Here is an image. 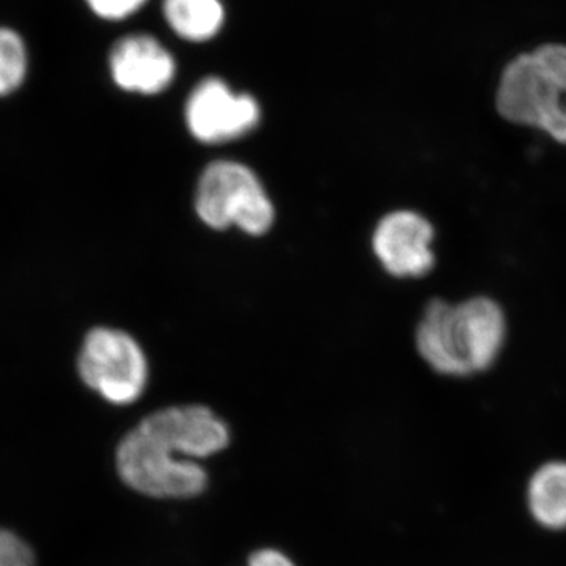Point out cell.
<instances>
[{"instance_id":"obj_8","label":"cell","mask_w":566,"mask_h":566,"mask_svg":"<svg viewBox=\"0 0 566 566\" xmlns=\"http://www.w3.org/2000/svg\"><path fill=\"white\" fill-rule=\"evenodd\" d=\"M109 69L112 80L122 91L147 96L169 88L177 74V63L169 50L144 33L123 36L114 44Z\"/></svg>"},{"instance_id":"obj_13","label":"cell","mask_w":566,"mask_h":566,"mask_svg":"<svg viewBox=\"0 0 566 566\" xmlns=\"http://www.w3.org/2000/svg\"><path fill=\"white\" fill-rule=\"evenodd\" d=\"M96 17L106 21H120L139 11L147 0H85Z\"/></svg>"},{"instance_id":"obj_9","label":"cell","mask_w":566,"mask_h":566,"mask_svg":"<svg viewBox=\"0 0 566 566\" xmlns=\"http://www.w3.org/2000/svg\"><path fill=\"white\" fill-rule=\"evenodd\" d=\"M528 510L539 526L549 531L566 528V463L543 464L527 488Z\"/></svg>"},{"instance_id":"obj_11","label":"cell","mask_w":566,"mask_h":566,"mask_svg":"<svg viewBox=\"0 0 566 566\" xmlns=\"http://www.w3.org/2000/svg\"><path fill=\"white\" fill-rule=\"evenodd\" d=\"M28 48L17 31L0 28V96L21 87L28 74Z\"/></svg>"},{"instance_id":"obj_10","label":"cell","mask_w":566,"mask_h":566,"mask_svg":"<svg viewBox=\"0 0 566 566\" xmlns=\"http://www.w3.org/2000/svg\"><path fill=\"white\" fill-rule=\"evenodd\" d=\"M164 18L182 40L214 39L226 21L221 0H164Z\"/></svg>"},{"instance_id":"obj_3","label":"cell","mask_w":566,"mask_h":566,"mask_svg":"<svg viewBox=\"0 0 566 566\" xmlns=\"http://www.w3.org/2000/svg\"><path fill=\"white\" fill-rule=\"evenodd\" d=\"M495 106L506 122L542 129L566 144L565 44H545L510 62Z\"/></svg>"},{"instance_id":"obj_12","label":"cell","mask_w":566,"mask_h":566,"mask_svg":"<svg viewBox=\"0 0 566 566\" xmlns=\"http://www.w3.org/2000/svg\"><path fill=\"white\" fill-rule=\"evenodd\" d=\"M0 566H35V556L20 536L0 528Z\"/></svg>"},{"instance_id":"obj_7","label":"cell","mask_w":566,"mask_h":566,"mask_svg":"<svg viewBox=\"0 0 566 566\" xmlns=\"http://www.w3.org/2000/svg\"><path fill=\"white\" fill-rule=\"evenodd\" d=\"M434 229L415 211H394L376 226L371 244L376 259L395 277H423L434 268Z\"/></svg>"},{"instance_id":"obj_2","label":"cell","mask_w":566,"mask_h":566,"mask_svg":"<svg viewBox=\"0 0 566 566\" xmlns=\"http://www.w3.org/2000/svg\"><path fill=\"white\" fill-rule=\"evenodd\" d=\"M505 333L504 312L490 297L476 296L457 305L433 300L417 326L416 345L438 374L469 376L495 363Z\"/></svg>"},{"instance_id":"obj_5","label":"cell","mask_w":566,"mask_h":566,"mask_svg":"<svg viewBox=\"0 0 566 566\" xmlns=\"http://www.w3.org/2000/svg\"><path fill=\"white\" fill-rule=\"evenodd\" d=\"M77 370L82 381L114 405L139 400L148 381V363L132 335L96 327L85 337Z\"/></svg>"},{"instance_id":"obj_6","label":"cell","mask_w":566,"mask_h":566,"mask_svg":"<svg viewBox=\"0 0 566 566\" xmlns=\"http://www.w3.org/2000/svg\"><path fill=\"white\" fill-rule=\"evenodd\" d=\"M185 117L193 139L212 145L251 133L262 118V109L249 93H234L219 77H207L189 95Z\"/></svg>"},{"instance_id":"obj_1","label":"cell","mask_w":566,"mask_h":566,"mask_svg":"<svg viewBox=\"0 0 566 566\" xmlns=\"http://www.w3.org/2000/svg\"><path fill=\"white\" fill-rule=\"evenodd\" d=\"M227 424L205 406H180L155 412L123 438L117 468L123 482L156 499L202 494L208 475L186 458H207L229 446Z\"/></svg>"},{"instance_id":"obj_4","label":"cell","mask_w":566,"mask_h":566,"mask_svg":"<svg viewBox=\"0 0 566 566\" xmlns=\"http://www.w3.org/2000/svg\"><path fill=\"white\" fill-rule=\"evenodd\" d=\"M193 203L200 221L214 230L237 227L262 237L274 223V205L262 181L237 161L211 163L200 175Z\"/></svg>"},{"instance_id":"obj_14","label":"cell","mask_w":566,"mask_h":566,"mask_svg":"<svg viewBox=\"0 0 566 566\" xmlns=\"http://www.w3.org/2000/svg\"><path fill=\"white\" fill-rule=\"evenodd\" d=\"M249 566H294L285 554L274 549H263L252 554Z\"/></svg>"}]
</instances>
